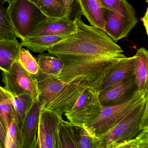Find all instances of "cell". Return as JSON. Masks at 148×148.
I'll return each mask as SVG.
<instances>
[{"label":"cell","mask_w":148,"mask_h":148,"mask_svg":"<svg viewBox=\"0 0 148 148\" xmlns=\"http://www.w3.org/2000/svg\"><path fill=\"white\" fill-rule=\"evenodd\" d=\"M77 30L66 38L47 50L64 64L123 54V51L105 32L85 24L80 18L74 20Z\"/></svg>","instance_id":"6da1fadb"},{"label":"cell","mask_w":148,"mask_h":148,"mask_svg":"<svg viewBox=\"0 0 148 148\" xmlns=\"http://www.w3.org/2000/svg\"><path fill=\"white\" fill-rule=\"evenodd\" d=\"M127 57L123 54L111 58H102L64 64L57 77L64 83L77 77H85L91 88L99 92L104 79L113 68Z\"/></svg>","instance_id":"7a4b0ae2"},{"label":"cell","mask_w":148,"mask_h":148,"mask_svg":"<svg viewBox=\"0 0 148 148\" xmlns=\"http://www.w3.org/2000/svg\"><path fill=\"white\" fill-rule=\"evenodd\" d=\"M148 101L128 114L112 128L100 136L101 148H115L132 139L148 126Z\"/></svg>","instance_id":"3957f363"},{"label":"cell","mask_w":148,"mask_h":148,"mask_svg":"<svg viewBox=\"0 0 148 148\" xmlns=\"http://www.w3.org/2000/svg\"><path fill=\"white\" fill-rule=\"evenodd\" d=\"M8 11L14 29L21 40L28 38L47 20L37 5L30 0H11Z\"/></svg>","instance_id":"277c9868"},{"label":"cell","mask_w":148,"mask_h":148,"mask_svg":"<svg viewBox=\"0 0 148 148\" xmlns=\"http://www.w3.org/2000/svg\"><path fill=\"white\" fill-rule=\"evenodd\" d=\"M148 101V93L138 90L131 99L120 104L102 106L101 113L89 126L96 136L107 132L135 109Z\"/></svg>","instance_id":"5b68a950"},{"label":"cell","mask_w":148,"mask_h":148,"mask_svg":"<svg viewBox=\"0 0 148 148\" xmlns=\"http://www.w3.org/2000/svg\"><path fill=\"white\" fill-rule=\"evenodd\" d=\"M104 32L115 41L127 37L138 22L134 8L126 0H122L114 12L104 9Z\"/></svg>","instance_id":"8992f818"},{"label":"cell","mask_w":148,"mask_h":148,"mask_svg":"<svg viewBox=\"0 0 148 148\" xmlns=\"http://www.w3.org/2000/svg\"><path fill=\"white\" fill-rule=\"evenodd\" d=\"M99 93L95 89L87 87L73 108L64 113L73 126L89 125L99 116L102 108L99 97Z\"/></svg>","instance_id":"52a82bcc"},{"label":"cell","mask_w":148,"mask_h":148,"mask_svg":"<svg viewBox=\"0 0 148 148\" xmlns=\"http://www.w3.org/2000/svg\"><path fill=\"white\" fill-rule=\"evenodd\" d=\"M2 75L4 88L14 97L27 94L34 99L38 98L39 92L37 79L27 71L18 60L8 71H2Z\"/></svg>","instance_id":"ba28073f"},{"label":"cell","mask_w":148,"mask_h":148,"mask_svg":"<svg viewBox=\"0 0 148 148\" xmlns=\"http://www.w3.org/2000/svg\"><path fill=\"white\" fill-rule=\"evenodd\" d=\"M62 116L56 111L42 106L38 126L37 148H56L58 127Z\"/></svg>","instance_id":"9c48e42d"},{"label":"cell","mask_w":148,"mask_h":148,"mask_svg":"<svg viewBox=\"0 0 148 148\" xmlns=\"http://www.w3.org/2000/svg\"><path fill=\"white\" fill-rule=\"evenodd\" d=\"M88 87H90L89 83L85 77H77L66 83L58 96L46 108L56 111L62 115L73 108L81 94Z\"/></svg>","instance_id":"30bf717a"},{"label":"cell","mask_w":148,"mask_h":148,"mask_svg":"<svg viewBox=\"0 0 148 148\" xmlns=\"http://www.w3.org/2000/svg\"><path fill=\"white\" fill-rule=\"evenodd\" d=\"M42 106L38 98L27 112L20 130L18 148H37L38 126Z\"/></svg>","instance_id":"8fae6325"},{"label":"cell","mask_w":148,"mask_h":148,"mask_svg":"<svg viewBox=\"0 0 148 148\" xmlns=\"http://www.w3.org/2000/svg\"><path fill=\"white\" fill-rule=\"evenodd\" d=\"M138 90L133 74L124 81L99 92V101L104 106L120 104L131 99Z\"/></svg>","instance_id":"7c38bea8"},{"label":"cell","mask_w":148,"mask_h":148,"mask_svg":"<svg viewBox=\"0 0 148 148\" xmlns=\"http://www.w3.org/2000/svg\"><path fill=\"white\" fill-rule=\"evenodd\" d=\"M34 76L38 81V99L46 108L58 96L66 83L61 81L56 76L46 75L39 71Z\"/></svg>","instance_id":"4fadbf2b"},{"label":"cell","mask_w":148,"mask_h":148,"mask_svg":"<svg viewBox=\"0 0 148 148\" xmlns=\"http://www.w3.org/2000/svg\"><path fill=\"white\" fill-rule=\"evenodd\" d=\"M77 26L70 18L48 20L40 24L29 37L46 35L69 36L75 32ZM28 37V38H29Z\"/></svg>","instance_id":"5bb4252c"},{"label":"cell","mask_w":148,"mask_h":148,"mask_svg":"<svg viewBox=\"0 0 148 148\" xmlns=\"http://www.w3.org/2000/svg\"><path fill=\"white\" fill-rule=\"evenodd\" d=\"M135 56L126 58L119 63L103 81L99 92L121 83L134 74Z\"/></svg>","instance_id":"9a60e30c"},{"label":"cell","mask_w":148,"mask_h":148,"mask_svg":"<svg viewBox=\"0 0 148 148\" xmlns=\"http://www.w3.org/2000/svg\"><path fill=\"white\" fill-rule=\"evenodd\" d=\"M83 15L90 24L104 32V9L99 0H77Z\"/></svg>","instance_id":"2e32d148"},{"label":"cell","mask_w":148,"mask_h":148,"mask_svg":"<svg viewBox=\"0 0 148 148\" xmlns=\"http://www.w3.org/2000/svg\"><path fill=\"white\" fill-rule=\"evenodd\" d=\"M135 56L134 74L138 90L148 93V51L144 47L137 51Z\"/></svg>","instance_id":"e0dca14e"},{"label":"cell","mask_w":148,"mask_h":148,"mask_svg":"<svg viewBox=\"0 0 148 148\" xmlns=\"http://www.w3.org/2000/svg\"><path fill=\"white\" fill-rule=\"evenodd\" d=\"M21 46L17 39L0 40V70L8 71L18 60Z\"/></svg>","instance_id":"ac0fdd59"},{"label":"cell","mask_w":148,"mask_h":148,"mask_svg":"<svg viewBox=\"0 0 148 148\" xmlns=\"http://www.w3.org/2000/svg\"><path fill=\"white\" fill-rule=\"evenodd\" d=\"M37 5L48 20L70 18L72 12L64 0H38Z\"/></svg>","instance_id":"d6986e66"},{"label":"cell","mask_w":148,"mask_h":148,"mask_svg":"<svg viewBox=\"0 0 148 148\" xmlns=\"http://www.w3.org/2000/svg\"><path fill=\"white\" fill-rule=\"evenodd\" d=\"M67 37L59 35H46L29 37L24 40H21L20 45L21 47H25L34 52L43 53Z\"/></svg>","instance_id":"ffe728a7"},{"label":"cell","mask_w":148,"mask_h":148,"mask_svg":"<svg viewBox=\"0 0 148 148\" xmlns=\"http://www.w3.org/2000/svg\"><path fill=\"white\" fill-rule=\"evenodd\" d=\"M56 148H77L75 127L62 118L58 127Z\"/></svg>","instance_id":"44dd1931"},{"label":"cell","mask_w":148,"mask_h":148,"mask_svg":"<svg viewBox=\"0 0 148 148\" xmlns=\"http://www.w3.org/2000/svg\"><path fill=\"white\" fill-rule=\"evenodd\" d=\"M77 148H101L99 137L89 126H74Z\"/></svg>","instance_id":"7402d4cb"},{"label":"cell","mask_w":148,"mask_h":148,"mask_svg":"<svg viewBox=\"0 0 148 148\" xmlns=\"http://www.w3.org/2000/svg\"><path fill=\"white\" fill-rule=\"evenodd\" d=\"M11 0H0V40L16 39L15 33L9 15L8 4Z\"/></svg>","instance_id":"603a6c76"},{"label":"cell","mask_w":148,"mask_h":148,"mask_svg":"<svg viewBox=\"0 0 148 148\" xmlns=\"http://www.w3.org/2000/svg\"><path fill=\"white\" fill-rule=\"evenodd\" d=\"M0 114L8 130L10 123L14 119V97L4 87L0 86Z\"/></svg>","instance_id":"cb8c5ba5"},{"label":"cell","mask_w":148,"mask_h":148,"mask_svg":"<svg viewBox=\"0 0 148 148\" xmlns=\"http://www.w3.org/2000/svg\"><path fill=\"white\" fill-rule=\"evenodd\" d=\"M39 71L43 74L51 76L58 75L64 64L57 57L47 54H40L37 57Z\"/></svg>","instance_id":"d4e9b609"},{"label":"cell","mask_w":148,"mask_h":148,"mask_svg":"<svg viewBox=\"0 0 148 148\" xmlns=\"http://www.w3.org/2000/svg\"><path fill=\"white\" fill-rule=\"evenodd\" d=\"M34 100L31 95L27 94L14 97L15 109L14 120L18 125L19 131L23 120Z\"/></svg>","instance_id":"484cf974"},{"label":"cell","mask_w":148,"mask_h":148,"mask_svg":"<svg viewBox=\"0 0 148 148\" xmlns=\"http://www.w3.org/2000/svg\"><path fill=\"white\" fill-rule=\"evenodd\" d=\"M18 60L22 67L30 74L35 76L38 73L39 70L37 59L31 54L29 50L21 47Z\"/></svg>","instance_id":"4316f807"},{"label":"cell","mask_w":148,"mask_h":148,"mask_svg":"<svg viewBox=\"0 0 148 148\" xmlns=\"http://www.w3.org/2000/svg\"><path fill=\"white\" fill-rule=\"evenodd\" d=\"M115 148H148V126L134 138L118 144Z\"/></svg>","instance_id":"83f0119b"},{"label":"cell","mask_w":148,"mask_h":148,"mask_svg":"<svg viewBox=\"0 0 148 148\" xmlns=\"http://www.w3.org/2000/svg\"><path fill=\"white\" fill-rule=\"evenodd\" d=\"M20 131L14 119L12 121L7 131L5 148H18Z\"/></svg>","instance_id":"f1b7e54d"},{"label":"cell","mask_w":148,"mask_h":148,"mask_svg":"<svg viewBox=\"0 0 148 148\" xmlns=\"http://www.w3.org/2000/svg\"><path fill=\"white\" fill-rule=\"evenodd\" d=\"M122 0H99L102 8L106 10L114 12L120 5Z\"/></svg>","instance_id":"f546056e"},{"label":"cell","mask_w":148,"mask_h":148,"mask_svg":"<svg viewBox=\"0 0 148 148\" xmlns=\"http://www.w3.org/2000/svg\"><path fill=\"white\" fill-rule=\"evenodd\" d=\"M7 131L5 122L0 114V143L2 148H5V143L6 138Z\"/></svg>","instance_id":"4dcf8cb0"},{"label":"cell","mask_w":148,"mask_h":148,"mask_svg":"<svg viewBox=\"0 0 148 148\" xmlns=\"http://www.w3.org/2000/svg\"><path fill=\"white\" fill-rule=\"evenodd\" d=\"M30 1L36 5H37L38 1V0H30ZM64 1L70 10L72 12L75 2H77V0H64Z\"/></svg>","instance_id":"1f68e13d"},{"label":"cell","mask_w":148,"mask_h":148,"mask_svg":"<svg viewBox=\"0 0 148 148\" xmlns=\"http://www.w3.org/2000/svg\"><path fill=\"white\" fill-rule=\"evenodd\" d=\"M141 20L144 26L145 27L146 32L147 35L148 34V9L147 8L146 12L144 16L141 19Z\"/></svg>","instance_id":"d6a6232c"},{"label":"cell","mask_w":148,"mask_h":148,"mask_svg":"<svg viewBox=\"0 0 148 148\" xmlns=\"http://www.w3.org/2000/svg\"><path fill=\"white\" fill-rule=\"evenodd\" d=\"M0 148H2V146H1V144L0 143Z\"/></svg>","instance_id":"836d02e7"}]
</instances>
